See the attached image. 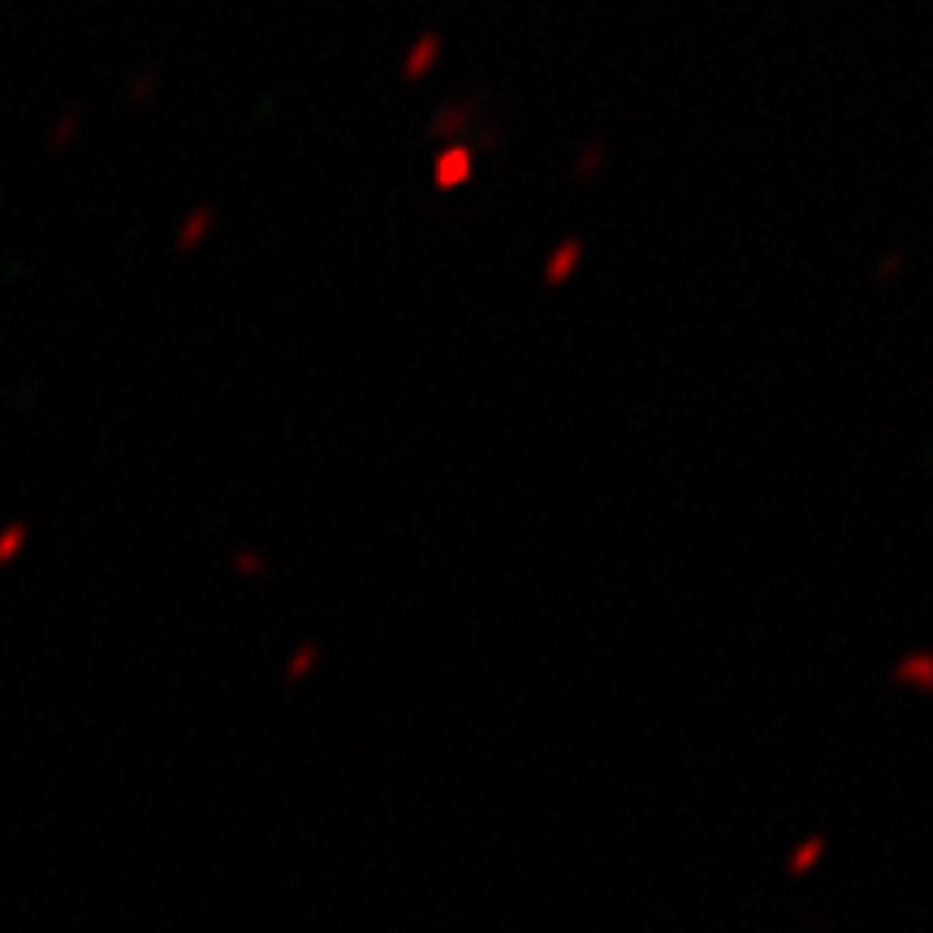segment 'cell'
<instances>
[{
    "mask_svg": "<svg viewBox=\"0 0 933 933\" xmlns=\"http://www.w3.org/2000/svg\"><path fill=\"white\" fill-rule=\"evenodd\" d=\"M471 173H476L471 151H467L463 144H450L441 156H436L432 182H436V191H458V186H467V182H471Z\"/></svg>",
    "mask_w": 933,
    "mask_h": 933,
    "instance_id": "6da1fadb",
    "label": "cell"
},
{
    "mask_svg": "<svg viewBox=\"0 0 933 933\" xmlns=\"http://www.w3.org/2000/svg\"><path fill=\"white\" fill-rule=\"evenodd\" d=\"M579 260H583V242H579V238L558 242V251H554L549 264H545V286H567L571 273L579 269Z\"/></svg>",
    "mask_w": 933,
    "mask_h": 933,
    "instance_id": "7a4b0ae2",
    "label": "cell"
},
{
    "mask_svg": "<svg viewBox=\"0 0 933 933\" xmlns=\"http://www.w3.org/2000/svg\"><path fill=\"white\" fill-rule=\"evenodd\" d=\"M895 683H908L917 692H933V652H912L890 670Z\"/></svg>",
    "mask_w": 933,
    "mask_h": 933,
    "instance_id": "3957f363",
    "label": "cell"
},
{
    "mask_svg": "<svg viewBox=\"0 0 933 933\" xmlns=\"http://www.w3.org/2000/svg\"><path fill=\"white\" fill-rule=\"evenodd\" d=\"M441 57V35H420L416 44H411V53H407V61H402V78H424L432 70V61Z\"/></svg>",
    "mask_w": 933,
    "mask_h": 933,
    "instance_id": "277c9868",
    "label": "cell"
},
{
    "mask_svg": "<svg viewBox=\"0 0 933 933\" xmlns=\"http://www.w3.org/2000/svg\"><path fill=\"white\" fill-rule=\"evenodd\" d=\"M316 665H320V648H316V645L294 648V657H289V665H286V683H303V679H307Z\"/></svg>",
    "mask_w": 933,
    "mask_h": 933,
    "instance_id": "5b68a950",
    "label": "cell"
},
{
    "mask_svg": "<svg viewBox=\"0 0 933 933\" xmlns=\"http://www.w3.org/2000/svg\"><path fill=\"white\" fill-rule=\"evenodd\" d=\"M601 156H605V144L592 139V144L579 151V160H574V178H592V173L601 169Z\"/></svg>",
    "mask_w": 933,
    "mask_h": 933,
    "instance_id": "8992f818",
    "label": "cell"
},
{
    "mask_svg": "<svg viewBox=\"0 0 933 933\" xmlns=\"http://www.w3.org/2000/svg\"><path fill=\"white\" fill-rule=\"evenodd\" d=\"M903 264H908V251H903V247H895V251L877 264V282H895V273H903Z\"/></svg>",
    "mask_w": 933,
    "mask_h": 933,
    "instance_id": "52a82bcc",
    "label": "cell"
},
{
    "mask_svg": "<svg viewBox=\"0 0 933 933\" xmlns=\"http://www.w3.org/2000/svg\"><path fill=\"white\" fill-rule=\"evenodd\" d=\"M238 571H247V574H260V571H264V562H260V558H255V554H251V549H247V554H242V558H238Z\"/></svg>",
    "mask_w": 933,
    "mask_h": 933,
    "instance_id": "ba28073f",
    "label": "cell"
}]
</instances>
